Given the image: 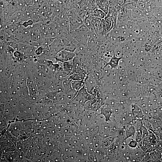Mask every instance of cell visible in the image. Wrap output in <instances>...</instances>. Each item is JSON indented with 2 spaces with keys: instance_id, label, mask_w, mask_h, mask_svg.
Here are the masks:
<instances>
[{
  "instance_id": "cell-2",
  "label": "cell",
  "mask_w": 162,
  "mask_h": 162,
  "mask_svg": "<svg viewBox=\"0 0 162 162\" xmlns=\"http://www.w3.org/2000/svg\"><path fill=\"white\" fill-rule=\"evenodd\" d=\"M70 27V32L79 28L84 24V19L79 17L75 10L71 15L68 17Z\"/></svg>"
},
{
  "instance_id": "cell-32",
  "label": "cell",
  "mask_w": 162,
  "mask_h": 162,
  "mask_svg": "<svg viewBox=\"0 0 162 162\" xmlns=\"http://www.w3.org/2000/svg\"><path fill=\"white\" fill-rule=\"evenodd\" d=\"M161 44H162V43H161Z\"/></svg>"
},
{
  "instance_id": "cell-6",
  "label": "cell",
  "mask_w": 162,
  "mask_h": 162,
  "mask_svg": "<svg viewBox=\"0 0 162 162\" xmlns=\"http://www.w3.org/2000/svg\"><path fill=\"white\" fill-rule=\"evenodd\" d=\"M98 83V81L91 74L87 75L85 79L84 86L88 93L92 94Z\"/></svg>"
},
{
  "instance_id": "cell-21",
  "label": "cell",
  "mask_w": 162,
  "mask_h": 162,
  "mask_svg": "<svg viewBox=\"0 0 162 162\" xmlns=\"http://www.w3.org/2000/svg\"><path fill=\"white\" fill-rule=\"evenodd\" d=\"M92 17L90 16L86 15L84 19V24L89 29V30H92L94 29L92 22Z\"/></svg>"
},
{
  "instance_id": "cell-26",
  "label": "cell",
  "mask_w": 162,
  "mask_h": 162,
  "mask_svg": "<svg viewBox=\"0 0 162 162\" xmlns=\"http://www.w3.org/2000/svg\"><path fill=\"white\" fill-rule=\"evenodd\" d=\"M138 144L136 140H131L128 143V145L131 148H136Z\"/></svg>"
},
{
  "instance_id": "cell-31",
  "label": "cell",
  "mask_w": 162,
  "mask_h": 162,
  "mask_svg": "<svg viewBox=\"0 0 162 162\" xmlns=\"http://www.w3.org/2000/svg\"><path fill=\"white\" fill-rule=\"evenodd\" d=\"M52 1H60V0H52Z\"/></svg>"
},
{
  "instance_id": "cell-11",
  "label": "cell",
  "mask_w": 162,
  "mask_h": 162,
  "mask_svg": "<svg viewBox=\"0 0 162 162\" xmlns=\"http://www.w3.org/2000/svg\"><path fill=\"white\" fill-rule=\"evenodd\" d=\"M131 20L135 22L142 18L146 17L145 14L137 8L131 10Z\"/></svg>"
},
{
  "instance_id": "cell-30",
  "label": "cell",
  "mask_w": 162,
  "mask_h": 162,
  "mask_svg": "<svg viewBox=\"0 0 162 162\" xmlns=\"http://www.w3.org/2000/svg\"><path fill=\"white\" fill-rule=\"evenodd\" d=\"M81 1L82 0H73L76 3H77Z\"/></svg>"
},
{
  "instance_id": "cell-25",
  "label": "cell",
  "mask_w": 162,
  "mask_h": 162,
  "mask_svg": "<svg viewBox=\"0 0 162 162\" xmlns=\"http://www.w3.org/2000/svg\"><path fill=\"white\" fill-rule=\"evenodd\" d=\"M153 7H162V0H151L150 8Z\"/></svg>"
},
{
  "instance_id": "cell-8",
  "label": "cell",
  "mask_w": 162,
  "mask_h": 162,
  "mask_svg": "<svg viewBox=\"0 0 162 162\" xmlns=\"http://www.w3.org/2000/svg\"><path fill=\"white\" fill-rule=\"evenodd\" d=\"M123 57L122 56H117L115 53L114 51L113 55L110 58L109 61L106 62L105 65L103 69H104L107 66H109L110 67V73L112 72L113 69H116L118 67L120 61L122 60Z\"/></svg>"
},
{
  "instance_id": "cell-23",
  "label": "cell",
  "mask_w": 162,
  "mask_h": 162,
  "mask_svg": "<svg viewBox=\"0 0 162 162\" xmlns=\"http://www.w3.org/2000/svg\"><path fill=\"white\" fill-rule=\"evenodd\" d=\"M143 127L136 130L135 140L138 143L141 142L142 140Z\"/></svg>"
},
{
  "instance_id": "cell-5",
  "label": "cell",
  "mask_w": 162,
  "mask_h": 162,
  "mask_svg": "<svg viewBox=\"0 0 162 162\" xmlns=\"http://www.w3.org/2000/svg\"><path fill=\"white\" fill-rule=\"evenodd\" d=\"M76 55L74 52L64 50L55 56L54 58L57 62L64 63L72 60Z\"/></svg>"
},
{
  "instance_id": "cell-29",
  "label": "cell",
  "mask_w": 162,
  "mask_h": 162,
  "mask_svg": "<svg viewBox=\"0 0 162 162\" xmlns=\"http://www.w3.org/2000/svg\"><path fill=\"white\" fill-rule=\"evenodd\" d=\"M12 1V0H1V1L10 3Z\"/></svg>"
},
{
  "instance_id": "cell-19",
  "label": "cell",
  "mask_w": 162,
  "mask_h": 162,
  "mask_svg": "<svg viewBox=\"0 0 162 162\" xmlns=\"http://www.w3.org/2000/svg\"><path fill=\"white\" fill-rule=\"evenodd\" d=\"M63 69L69 76L72 73L73 68V60L63 63Z\"/></svg>"
},
{
  "instance_id": "cell-15",
  "label": "cell",
  "mask_w": 162,
  "mask_h": 162,
  "mask_svg": "<svg viewBox=\"0 0 162 162\" xmlns=\"http://www.w3.org/2000/svg\"><path fill=\"white\" fill-rule=\"evenodd\" d=\"M90 15L92 17L97 18L101 20L105 18L107 16L106 14L101 10L97 7Z\"/></svg>"
},
{
  "instance_id": "cell-10",
  "label": "cell",
  "mask_w": 162,
  "mask_h": 162,
  "mask_svg": "<svg viewBox=\"0 0 162 162\" xmlns=\"http://www.w3.org/2000/svg\"><path fill=\"white\" fill-rule=\"evenodd\" d=\"M64 47V50L74 52L78 46L74 43L65 38L62 39Z\"/></svg>"
},
{
  "instance_id": "cell-17",
  "label": "cell",
  "mask_w": 162,
  "mask_h": 162,
  "mask_svg": "<svg viewBox=\"0 0 162 162\" xmlns=\"http://www.w3.org/2000/svg\"><path fill=\"white\" fill-rule=\"evenodd\" d=\"M87 75L79 73H74L71 74L69 76L71 80L80 81L85 80Z\"/></svg>"
},
{
  "instance_id": "cell-20",
  "label": "cell",
  "mask_w": 162,
  "mask_h": 162,
  "mask_svg": "<svg viewBox=\"0 0 162 162\" xmlns=\"http://www.w3.org/2000/svg\"><path fill=\"white\" fill-rule=\"evenodd\" d=\"M146 18L148 23L151 26L155 25L158 23L159 20L150 13L146 14Z\"/></svg>"
},
{
  "instance_id": "cell-18",
  "label": "cell",
  "mask_w": 162,
  "mask_h": 162,
  "mask_svg": "<svg viewBox=\"0 0 162 162\" xmlns=\"http://www.w3.org/2000/svg\"><path fill=\"white\" fill-rule=\"evenodd\" d=\"M71 80L69 76L62 79V83L63 90L67 91L72 89L71 84Z\"/></svg>"
},
{
  "instance_id": "cell-9",
  "label": "cell",
  "mask_w": 162,
  "mask_h": 162,
  "mask_svg": "<svg viewBox=\"0 0 162 162\" xmlns=\"http://www.w3.org/2000/svg\"><path fill=\"white\" fill-rule=\"evenodd\" d=\"M92 22L93 28L97 35H104L103 33L102 20L96 17H92Z\"/></svg>"
},
{
  "instance_id": "cell-4",
  "label": "cell",
  "mask_w": 162,
  "mask_h": 162,
  "mask_svg": "<svg viewBox=\"0 0 162 162\" xmlns=\"http://www.w3.org/2000/svg\"><path fill=\"white\" fill-rule=\"evenodd\" d=\"M51 55L54 57L64 50L63 44L61 38L56 37L49 46Z\"/></svg>"
},
{
  "instance_id": "cell-7",
  "label": "cell",
  "mask_w": 162,
  "mask_h": 162,
  "mask_svg": "<svg viewBox=\"0 0 162 162\" xmlns=\"http://www.w3.org/2000/svg\"><path fill=\"white\" fill-rule=\"evenodd\" d=\"M131 111L134 120H142L144 115L143 109L140 106L135 104L131 105Z\"/></svg>"
},
{
  "instance_id": "cell-16",
  "label": "cell",
  "mask_w": 162,
  "mask_h": 162,
  "mask_svg": "<svg viewBox=\"0 0 162 162\" xmlns=\"http://www.w3.org/2000/svg\"><path fill=\"white\" fill-rule=\"evenodd\" d=\"M85 80L80 81L71 80V84L72 89L79 91L84 86Z\"/></svg>"
},
{
  "instance_id": "cell-28",
  "label": "cell",
  "mask_w": 162,
  "mask_h": 162,
  "mask_svg": "<svg viewBox=\"0 0 162 162\" xmlns=\"http://www.w3.org/2000/svg\"><path fill=\"white\" fill-rule=\"evenodd\" d=\"M158 23L160 25V33L162 37V21L160 20H158Z\"/></svg>"
},
{
  "instance_id": "cell-13",
  "label": "cell",
  "mask_w": 162,
  "mask_h": 162,
  "mask_svg": "<svg viewBox=\"0 0 162 162\" xmlns=\"http://www.w3.org/2000/svg\"><path fill=\"white\" fill-rule=\"evenodd\" d=\"M149 13L153 14L159 20H162V7H150Z\"/></svg>"
},
{
  "instance_id": "cell-12",
  "label": "cell",
  "mask_w": 162,
  "mask_h": 162,
  "mask_svg": "<svg viewBox=\"0 0 162 162\" xmlns=\"http://www.w3.org/2000/svg\"><path fill=\"white\" fill-rule=\"evenodd\" d=\"M97 4L98 8L107 15L109 10L110 2L107 0H97Z\"/></svg>"
},
{
  "instance_id": "cell-14",
  "label": "cell",
  "mask_w": 162,
  "mask_h": 162,
  "mask_svg": "<svg viewBox=\"0 0 162 162\" xmlns=\"http://www.w3.org/2000/svg\"><path fill=\"white\" fill-rule=\"evenodd\" d=\"M136 133V130L135 127L133 125H130L125 132V140L127 139L133 137L135 136Z\"/></svg>"
},
{
  "instance_id": "cell-24",
  "label": "cell",
  "mask_w": 162,
  "mask_h": 162,
  "mask_svg": "<svg viewBox=\"0 0 162 162\" xmlns=\"http://www.w3.org/2000/svg\"><path fill=\"white\" fill-rule=\"evenodd\" d=\"M152 119L162 121V110H156L154 111Z\"/></svg>"
},
{
  "instance_id": "cell-1",
  "label": "cell",
  "mask_w": 162,
  "mask_h": 162,
  "mask_svg": "<svg viewBox=\"0 0 162 162\" xmlns=\"http://www.w3.org/2000/svg\"><path fill=\"white\" fill-rule=\"evenodd\" d=\"M89 29L84 24L70 32L73 37L81 46L87 48L88 42Z\"/></svg>"
},
{
  "instance_id": "cell-27",
  "label": "cell",
  "mask_w": 162,
  "mask_h": 162,
  "mask_svg": "<svg viewBox=\"0 0 162 162\" xmlns=\"http://www.w3.org/2000/svg\"><path fill=\"white\" fill-rule=\"evenodd\" d=\"M79 7H87V0H82L77 3Z\"/></svg>"
},
{
  "instance_id": "cell-22",
  "label": "cell",
  "mask_w": 162,
  "mask_h": 162,
  "mask_svg": "<svg viewBox=\"0 0 162 162\" xmlns=\"http://www.w3.org/2000/svg\"><path fill=\"white\" fill-rule=\"evenodd\" d=\"M138 1L125 4L123 6L122 8L125 10H131L137 8Z\"/></svg>"
},
{
  "instance_id": "cell-3",
  "label": "cell",
  "mask_w": 162,
  "mask_h": 162,
  "mask_svg": "<svg viewBox=\"0 0 162 162\" xmlns=\"http://www.w3.org/2000/svg\"><path fill=\"white\" fill-rule=\"evenodd\" d=\"M102 20L103 31L104 34L109 33L115 27L117 21L111 17L107 15Z\"/></svg>"
}]
</instances>
